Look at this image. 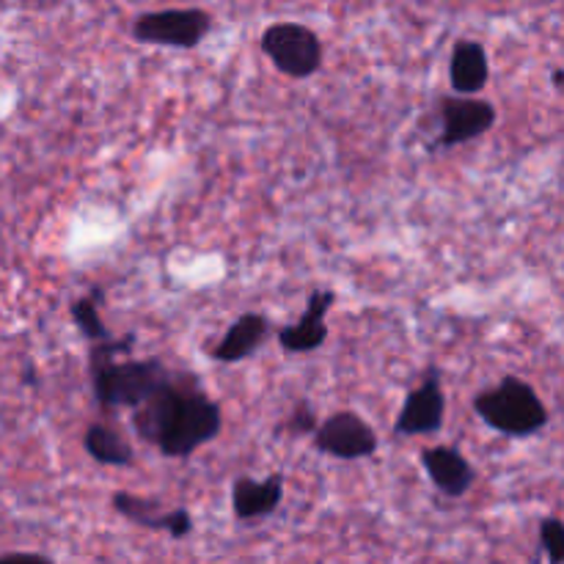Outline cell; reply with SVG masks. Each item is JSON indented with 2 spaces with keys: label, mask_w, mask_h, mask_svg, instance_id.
<instances>
[{
  "label": "cell",
  "mask_w": 564,
  "mask_h": 564,
  "mask_svg": "<svg viewBox=\"0 0 564 564\" xmlns=\"http://www.w3.org/2000/svg\"><path fill=\"white\" fill-rule=\"evenodd\" d=\"M193 378H174L154 391L149 400L132 408V427L138 438L154 444L160 455L171 460L191 457L204 444L218 438L224 427V411L202 389H191Z\"/></svg>",
  "instance_id": "6da1fadb"
},
{
  "label": "cell",
  "mask_w": 564,
  "mask_h": 564,
  "mask_svg": "<svg viewBox=\"0 0 564 564\" xmlns=\"http://www.w3.org/2000/svg\"><path fill=\"white\" fill-rule=\"evenodd\" d=\"M132 341H135L132 334L124 339H110L108 336L102 341H91V389L94 400L105 411H113V408H130L132 411L174 378L160 358L116 361V356H130Z\"/></svg>",
  "instance_id": "7a4b0ae2"
},
{
  "label": "cell",
  "mask_w": 564,
  "mask_h": 564,
  "mask_svg": "<svg viewBox=\"0 0 564 564\" xmlns=\"http://www.w3.org/2000/svg\"><path fill=\"white\" fill-rule=\"evenodd\" d=\"M474 413L507 438H532L549 424V408L532 383L521 378H505L494 389L474 397Z\"/></svg>",
  "instance_id": "3957f363"
},
{
  "label": "cell",
  "mask_w": 564,
  "mask_h": 564,
  "mask_svg": "<svg viewBox=\"0 0 564 564\" xmlns=\"http://www.w3.org/2000/svg\"><path fill=\"white\" fill-rule=\"evenodd\" d=\"M259 47L281 75L306 80L323 69V39L301 22H273L262 31Z\"/></svg>",
  "instance_id": "277c9868"
},
{
  "label": "cell",
  "mask_w": 564,
  "mask_h": 564,
  "mask_svg": "<svg viewBox=\"0 0 564 564\" xmlns=\"http://www.w3.org/2000/svg\"><path fill=\"white\" fill-rule=\"evenodd\" d=\"M213 31V14L204 9L147 11L132 22V39L154 47L193 50Z\"/></svg>",
  "instance_id": "5b68a950"
},
{
  "label": "cell",
  "mask_w": 564,
  "mask_h": 564,
  "mask_svg": "<svg viewBox=\"0 0 564 564\" xmlns=\"http://www.w3.org/2000/svg\"><path fill=\"white\" fill-rule=\"evenodd\" d=\"M312 438L314 449L336 460H364L378 452V433L352 411H339L317 422Z\"/></svg>",
  "instance_id": "8992f818"
},
{
  "label": "cell",
  "mask_w": 564,
  "mask_h": 564,
  "mask_svg": "<svg viewBox=\"0 0 564 564\" xmlns=\"http://www.w3.org/2000/svg\"><path fill=\"white\" fill-rule=\"evenodd\" d=\"M496 124V105L488 99H477L474 94L441 99V149H455L474 138L485 135Z\"/></svg>",
  "instance_id": "52a82bcc"
},
{
  "label": "cell",
  "mask_w": 564,
  "mask_h": 564,
  "mask_svg": "<svg viewBox=\"0 0 564 564\" xmlns=\"http://www.w3.org/2000/svg\"><path fill=\"white\" fill-rule=\"evenodd\" d=\"M446 397L441 389V372L430 369L424 383L405 397L402 411L394 422L397 435H435L444 427Z\"/></svg>",
  "instance_id": "ba28073f"
},
{
  "label": "cell",
  "mask_w": 564,
  "mask_h": 564,
  "mask_svg": "<svg viewBox=\"0 0 564 564\" xmlns=\"http://www.w3.org/2000/svg\"><path fill=\"white\" fill-rule=\"evenodd\" d=\"M336 303L334 290H314L306 303V312L301 314L295 325H284L279 328V345L284 352H314L328 341V312Z\"/></svg>",
  "instance_id": "9c48e42d"
},
{
  "label": "cell",
  "mask_w": 564,
  "mask_h": 564,
  "mask_svg": "<svg viewBox=\"0 0 564 564\" xmlns=\"http://www.w3.org/2000/svg\"><path fill=\"white\" fill-rule=\"evenodd\" d=\"M110 505L127 521L138 523V527L149 529V532H165L171 540H185L193 532V516L187 510L160 512L158 501L127 494V490H116L110 496Z\"/></svg>",
  "instance_id": "30bf717a"
},
{
  "label": "cell",
  "mask_w": 564,
  "mask_h": 564,
  "mask_svg": "<svg viewBox=\"0 0 564 564\" xmlns=\"http://www.w3.org/2000/svg\"><path fill=\"white\" fill-rule=\"evenodd\" d=\"M422 466L430 482L449 499H460L477 482V471L455 446H430L422 452Z\"/></svg>",
  "instance_id": "8fae6325"
},
{
  "label": "cell",
  "mask_w": 564,
  "mask_h": 564,
  "mask_svg": "<svg viewBox=\"0 0 564 564\" xmlns=\"http://www.w3.org/2000/svg\"><path fill=\"white\" fill-rule=\"evenodd\" d=\"M284 499V474H270L268 479L240 477L231 485V510L237 521H262L273 516Z\"/></svg>",
  "instance_id": "7c38bea8"
},
{
  "label": "cell",
  "mask_w": 564,
  "mask_h": 564,
  "mask_svg": "<svg viewBox=\"0 0 564 564\" xmlns=\"http://www.w3.org/2000/svg\"><path fill=\"white\" fill-rule=\"evenodd\" d=\"M270 336V319L264 314L248 312L237 317L224 334V339L209 350L213 361L218 364H240L251 358L259 347L268 341Z\"/></svg>",
  "instance_id": "4fadbf2b"
},
{
  "label": "cell",
  "mask_w": 564,
  "mask_h": 564,
  "mask_svg": "<svg viewBox=\"0 0 564 564\" xmlns=\"http://www.w3.org/2000/svg\"><path fill=\"white\" fill-rule=\"evenodd\" d=\"M490 80V64L488 53L474 39H460L452 47L449 58V83L455 94H479Z\"/></svg>",
  "instance_id": "5bb4252c"
},
{
  "label": "cell",
  "mask_w": 564,
  "mask_h": 564,
  "mask_svg": "<svg viewBox=\"0 0 564 564\" xmlns=\"http://www.w3.org/2000/svg\"><path fill=\"white\" fill-rule=\"evenodd\" d=\"M83 449L94 457L102 466H130L135 460V452H132L130 441L121 438L113 427L108 424H91L83 435Z\"/></svg>",
  "instance_id": "9a60e30c"
},
{
  "label": "cell",
  "mask_w": 564,
  "mask_h": 564,
  "mask_svg": "<svg viewBox=\"0 0 564 564\" xmlns=\"http://www.w3.org/2000/svg\"><path fill=\"white\" fill-rule=\"evenodd\" d=\"M99 301H102V290L94 286L88 295L77 297V301H72L69 306L72 323H75L77 330L86 336V341H102L110 336L108 328L102 325V317H99Z\"/></svg>",
  "instance_id": "2e32d148"
},
{
  "label": "cell",
  "mask_w": 564,
  "mask_h": 564,
  "mask_svg": "<svg viewBox=\"0 0 564 564\" xmlns=\"http://www.w3.org/2000/svg\"><path fill=\"white\" fill-rule=\"evenodd\" d=\"M562 543H564L562 521L556 516L545 518V521L540 523V545H543L545 554H549V562L551 564H560L562 562V554H560V545Z\"/></svg>",
  "instance_id": "e0dca14e"
},
{
  "label": "cell",
  "mask_w": 564,
  "mask_h": 564,
  "mask_svg": "<svg viewBox=\"0 0 564 564\" xmlns=\"http://www.w3.org/2000/svg\"><path fill=\"white\" fill-rule=\"evenodd\" d=\"M317 422L319 419H317V413H314V408L303 400L295 405V411H292L290 422L284 424V430L286 433H295V435H312L314 427H317Z\"/></svg>",
  "instance_id": "ac0fdd59"
},
{
  "label": "cell",
  "mask_w": 564,
  "mask_h": 564,
  "mask_svg": "<svg viewBox=\"0 0 564 564\" xmlns=\"http://www.w3.org/2000/svg\"><path fill=\"white\" fill-rule=\"evenodd\" d=\"M562 80H564V72L562 69H554V88H562Z\"/></svg>",
  "instance_id": "d6986e66"
}]
</instances>
